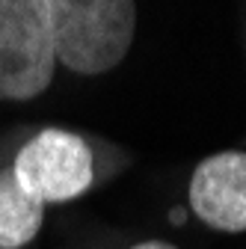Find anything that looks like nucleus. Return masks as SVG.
Instances as JSON below:
<instances>
[{
    "label": "nucleus",
    "mask_w": 246,
    "mask_h": 249,
    "mask_svg": "<svg viewBox=\"0 0 246 249\" xmlns=\"http://www.w3.org/2000/svg\"><path fill=\"white\" fill-rule=\"evenodd\" d=\"M45 220V205L33 199L12 169L0 172V249H21L33 240Z\"/></svg>",
    "instance_id": "39448f33"
},
{
    "label": "nucleus",
    "mask_w": 246,
    "mask_h": 249,
    "mask_svg": "<svg viewBox=\"0 0 246 249\" xmlns=\"http://www.w3.org/2000/svg\"><path fill=\"white\" fill-rule=\"evenodd\" d=\"M56 69L51 0H0V101H30Z\"/></svg>",
    "instance_id": "f03ea898"
},
{
    "label": "nucleus",
    "mask_w": 246,
    "mask_h": 249,
    "mask_svg": "<svg viewBox=\"0 0 246 249\" xmlns=\"http://www.w3.org/2000/svg\"><path fill=\"white\" fill-rule=\"evenodd\" d=\"M190 208L217 231H246V151H217L196 166Z\"/></svg>",
    "instance_id": "20e7f679"
},
{
    "label": "nucleus",
    "mask_w": 246,
    "mask_h": 249,
    "mask_svg": "<svg viewBox=\"0 0 246 249\" xmlns=\"http://www.w3.org/2000/svg\"><path fill=\"white\" fill-rule=\"evenodd\" d=\"M12 175L42 205L71 202L92 187L95 160L83 137L63 128H45L18 151Z\"/></svg>",
    "instance_id": "7ed1b4c3"
},
{
    "label": "nucleus",
    "mask_w": 246,
    "mask_h": 249,
    "mask_svg": "<svg viewBox=\"0 0 246 249\" xmlns=\"http://www.w3.org/2000/svg\"><path fill=\"white\" fill-rule=\"evenodd\" d=\"M131 249H178V246H172V243H166V240H145V243H137V246H131Z\"/></svg>",
    "instance_id": "423d86ee"
},
{
    "label": "nucleus",
    "mask_w": 246,
    "mask_h": 249,
    "mask_svg": "<svg viewBox=\"0 0 246 249\" xmlns=\"http://www.w3.org/2000/svg\"><path fill=\"white\" fill-rule=\"evenodd\" d=\"M56 62L74 74H107L128 56L137 30L131 0H51Z\"/></svg>",
    "instance_id": "f257e3e1"
}]
</instances>
